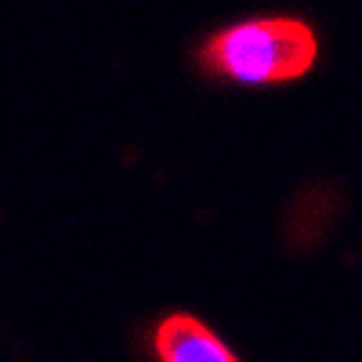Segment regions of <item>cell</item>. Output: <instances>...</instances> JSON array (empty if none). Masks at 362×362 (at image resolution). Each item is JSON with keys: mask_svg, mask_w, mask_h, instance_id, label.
<instances>
[{"mask_svg": "<svg viewBox=\"0 0 362 362\" xmlns=\"http://www.w3.org/2000/svg\"><path fill=\"white\" fill-rule=\"evenodd\" d=\"M341 210V196L329 189V185H312L308 192H300L290 206V218H286V235L293 247H312L326 235L329 221L337 218Z\"/></svg>", "mask_w": 362, "mask_h": 362, "instance_id": "cell-3", "label": "cell"}, {"mask_svg": "<svg viewBox=\"0 0 362 362\" xmlns=\"http://www.w3.org/2000/svg\"><path fill=\"white\" fill-rule=\"evenodd\" d=\"M156 358L160 362H239L235 351L196 315H167L156 326Z\"/></svg>", "mask_w": 362, "mask_h": 362, "instance_id": "cell-2", "label": "cell"}, {"mask_svg": "<svg viewBox=\"0 0 362 362\" xmlns=\"http://www.w3.org/2000/svg\"><path fill=\"white\" fill-rule=\"evenodd\" d=\"M319 58V40L300 18H250L218 29L196 51L206 76L232 83H290L300 80Z\"/></svg>", "mask_w": 362, "mask_h": 362, "instance_id": "cell-1", "label": "cell"}]
</instances>
